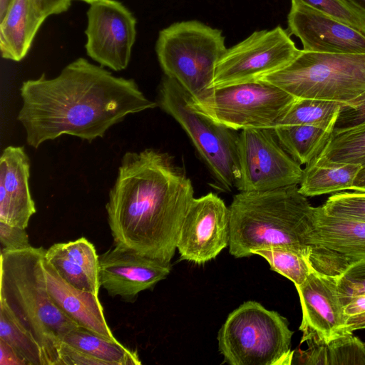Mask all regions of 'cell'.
I'll return each mask as SVG.
<instances>
[{
    "mask_svg": "<svg viewBox=\"0 0 365 365\" xmlns=\"http://www.w3.org/2000/svg\"><path fill=\"white\" fill-rule=\"evenodd\" d=\"M307 350H294L292 364L365 365V344L349 332L328 343H308Z\"/></svg>",
    "mask_w": 365,
    "mask_h": 365,
    "instance_id": "603a6c76",
    "label": "cell"
},
{
    "mask_svg": "<svg viewBox=\"0 0 365 365\" xmlns=\"http://www.w3.org/2000/svg\"><path fill=\"white\" fill-rule=\"evenodd\" d=\"M46 18L34 0H13L0 19L2 58L14 61L24 58Z\"/></svg>",
    "mask_w": 365,
    "mask_h": 365,
    "instance_id": "44dd1931",
    "label": "cell"
},
{
    "mask_svg": "<svg viewBox=\"0 0 365 365\" xmlns=\"http://www.w3.org/2000/svg\"><path fill=\"white\" fill-rule=\"evenodd\" d=\"M226 50L220 30L195 20L161 30L155 46L165 76L175 80L194 99L212 89L217 65Z\"/></svg>",
    "mask_w": 365,
    "mask_h": 365,
    "instance_id": "52a82bcc",
    "label": "cell"
},
{
    "mask_svg": "<svg viewBox=\"0 0 365 365\" xmlns=\"http://www.w3.org/2000/svg\"><path fill=\"white\" fill-rule=\"evenodd\" d=\"M314 208L297 185L240 192L229 206L230 253L241 258L258 249L282 247L309 259Z\"/></svg>",
    "mask_w": 365,
    "mask_h": 365,
    "instance_id": "3957f363",
    "label": "cell"
},
{
    "mask_svg": "<svg viewBox=\"0 0 365 365\" xmlns=\"http://www.w3.org/2000/svg\"><path fill=\"white\" fill-rule=\"evenodd\" d=\"M287 24L289 33L300 40L304 51L365 53V34L302 0H291Z\"/></svg>",
    "mask_w": 365,
    "mask_h": 365,
    "instance_id": "e0dca14e",
    "label": "cell"
},
{
    "mask_svg": "<svg viewBox=\"0 0 365 365\" xmlns=\"http://www.w3.org/2000/svg\"><path fill=\"white\" fill-rule=\"evenodd\" d=\"M0 252L31 247L26 229L0 221Z\"/></svg>",
    "mask_w": 365,
    "mask_h": 365,
    "instance_id": "836d02e7",
    "label": "cell"
},
{
    "mask_svg": "<svg viewBox=\"0 0 365 365\" xmlns=\"http://www.w3.org/2000/svg\"><path fill=\"white\" fill-rule=\"evenodd\" d=\"M87 17V55L103 67L125 69L136 38L133 14L118 1L100 0L91 4Z\"/></svg>",
    "mask_w": 365,
    "mask_h": 365,
    "instance_id": "4fadbf2b",
    "label": "cell"
},
{
    "mask_svg": "<svg viewBox=\"0 0 365 365\" xmlns=\"http://www.w3.org/2000/svg\"><path fill=\"white\" fill-rule=\"evenodd\" d=\"M296 289L302 311L301 343H328L352 332L347 328L336 277L313 270Z\"/></svg>",
    "mask_w": 365,
    "mask_h": 365,
    "instance_id": "9a60e30c",
    "label": "cell"
},
{
    "mask_svg": "<svg viewBox=\"0 0 365 365\" xmlns=\"http://www.w3.org/2000/svg\"><path fill=\"white\" fill-rule=\"evenodd\" d=\"M339 107L340 102L337 101L297 98L275 126L307 125L332 133Z\"/></svg>",
    "mask_w": 365,
    "mask_h": 365,
    "instance_id": "484cf974",
    "label": "cell"
},
{
    "mask_svg": "<svg viewBox=\"0 0 365 365\" xmlns=\"http://www.w3.org/2000/svg\"><path fill=\"white\" fill-rule=\"evenodd\" d=\"M43 268L48 293L54 304L79 327L117 341L104 315L98 296L74 287L46 259Z\"/></svg>",
    "mask_w": 365,
    "mask_h": 365,
    "instance_id": "d6986e66",
    "label": "cell"
},
{
    "mask_svg": "<svg viewBox=\"0 0 365 365\" xmlns=\"http://www.w3.org/2000/svg\"><path fill=\"white\" fill-rule=\"evenodd\" d=\"M71 1H72V0H71ZM78 1H84V2H86V3H88V4H93V3H95V2L98 1H100V0H78Z\"/></svg>",
    "mask_w": 365,
    "mask_h": 365,
    "instance_id": "b9f144b4",
    "label": "cell"
},
{
    "mask_svg": "<svg viewBox=\"0 0 365 365\" xmlns=\"http://www.w3.org/2000/svg\"><path fill=\"white\" fill-rule=\"evenodd\" d=\"M361 167L359 164L334 162L318 156L303 169L299 190L306 197L351 190Z\"/></svg>",
    "mask_w": 365,
    "mask_h": 365,
    "instance_id": "7402d4cb",
    "label": "cell"
},
{
    "mask_svg": "<svg viewBox=\"0 0 365 365\" xmlns=\"http://www.w3.org/2000/svg\"><path fill=\"white\" fill-rule=\"evenodd\" d=\"M257 80L272 83L296 98L344 102L365 91V53L301 50L287 66Z\"/></svg>",
    "mask_w": 365,
    "mask_h": 365,
    "instance_id": "8992f818",
    "label": "cell"
},
{
    "mask_svg": "<svg viewBox=\"0 0 365 365\" xmlns=\"http://www.w3.org/2000/svg\"><path fill=\"white\" fill-rule=\"evenodd\" d=\"M253 255L264 258L271 269L291 280L295 287L301 285L313 271L309 259L293 249L272 247L258 249Z\"/></svg>",
    "mask_w": 365,
    "mask_h": 365,
    "instance_id": "4316f807",
    "label": "cell"
},
{
    "mask_svg": "<svg viewBox=\"0 0 365 365\" xmlns=\"http://www.w3.org/2000/svg\"><path fill=\"white\" fill-rule=\"evenodd\" d=\"M230 210L217 194L193 198L183 220L177 244L181 259L203 264L229 246Z\"/></svg>",
    "mask_w": 365,
    "mask_h": 365,
    "instance_id": "5bb4252c",
    "label": "cell"
},
{
    "mask_svg": "<svg viewBox=\"0 0 365 365\" xmlns=\"http://www.w3.org/2000/svg\"><path fill=\"white\" fill-rule=\"evenodd\" d=\"M13 0H0V19L3 18Z\"/></svg>",
    "mask_w": 365,
    "mask_h": 365,
    "instance_id": "60d3db41",
    "label": "cell"
},
{
    "mask_svg": "<svg viewBox=\"0 0 365 365\" xmlns=\"http://www.w3.org/2000/svg\"><path fill=\"white\" fill-rule=\"evenodd\" d=\"M240 192L264 191L299 185L301 165L279 143L274 128L240 130L237 139Z\"/></svg>",
    "mask_w": 365,
    "mask_h": 365,
    "instance_id": "30bf717a",
    "label": "cell"
},
{
    "mask_svg": "<svg viewBox=\"0 0 365 365\" xmlns=\"http://www.w3.org/2000/svg\"><path fill=\"white\" fill-rule=\"evenodd\" d=\"M274 130L282 147L300 165H307L317 158L332 135L307 125H277Z\"/></svg>",
    "mask_w": 365,
    "mask_h": 365,
    "instance_id": "d4e9b609",
    "label": "cell"
},
{
    "mask_svg": "<svg viewBox=\"0 0 365 365\" xmlns=\"http://www.w3.org/2000/svg\"><path fill=\"white\" fill-rule=\"evenodd\" d=\"M171 270L170 262L142 255L115 245L99 255L98 280L112 297L134 302L140 292L153 288L165 279Z\"/></svg>",
    "mask_w": 365,
    "mask_h": 365,
    "instance_id": "2e32d148",
    "label": "cell"
},
{
    "mask_svg": "<svg viewBox=\"0 0 365 365\" xmlns=\"http://www.w3.org/2000/svg\"><path fill=\"white\" fill-rule=\"evenodd\" d=\"M20 96L17 120L27 144L36 149L63 135L91 143L128 115L158 106L134 79L115 76L84 58L72 61L54 78L43 74L24 81Z\"/></svg>",
    "mask_w": 365,
    "mask_h": 365,
    "instance_id": "6da1fadb",
    "label": "cell"
},
{
    "mask_svg": "<svg viewBox=\"0 0 365 365\" xmlns=\"http://www.w3.org/2000/svg\"><path fill=\"white\" fill-rule=\"evenodd\" d=\"M364 344H365V342H364Z\"/></svg>",
    "mask_w": 365,
    "mask_h": 365,
    "instance_id": "7bdbcfd3",
    "label": "cell"
},
{
    "mask_svg": "<svg viewBox=\"0 0 365 365\" xmlns=\"http://www.w3.org/2000/svg\"><path fill=\"white\" fill-rule=\"evenodd\" d=\"M307 5L365 34V15L346 0H302Z\"/></svg>",
    "mask_w": 365,
    "mask_h": 365,
    "instance_id": "4dcf8cb0",
    "label": "cell"
},
{
    "mask_svg": "<svg viewBox=\"0 0 365 365\" xmlns=\"http://www.w3.org/2000/svg\"><path fill=\"white\" fill-rule=\"evenodd\" d=\"M0 339L11 346L27 365H46L37 341L24 330L3 305L0 304Z\"/></svg>",
    "mask_w": 365,
    "mask_h": 365,
    "instance_id": "83f0119b",
    "label": "cell"
},
{
    "mask_svg": "<svg viewBox=\"0 0 365 365\" xmlns=\"http://www.w3.org/2000/svg\"><path fill=\"white\" fill-rule=\"evenodd\" d=\"M364 127L365 91L349 101L340 102L331 135H337Z\"/></svg>",
    "mask_w": 365,
    "mask_h": 365,
    "instance_id": "1f68e13d",
    "label": "cell"
},
{
    "mask_svg": "<svg viewBox=\"0 0 365 365\" xmlns=\"http://www.w3.org/2000/svg\"><path fill=\"white\" fill-rule=\"evenodd\" d=\"M63 343L88 356L95 365H139L141 361L135 351L118 341H113L83 327L68 332Z\"/></svg>",
    "mask_w": 365,
    "mask_h": 365,
    "instance_id": "cb8c5ba5",
    "label": "cell"
},
{
    "mask_svg": "<svg viewBox=\"0 0 365 365\" xmlns=\"http://www.w3.org/2000/svg\"><path fill=\"white\" fill-rule=\"evenodd\" d=\"M319 156L329 160L365 165V127L331 135Z\"/></svg>",
    "mask_w": 365,
    "mask_h": 365,
    "instance_id": "f1b7e54d",
    "label": "cell"
},
{
    "mask_svg": "<svg viewBox=\"0 0 365 365\" xmlns=\"http://www.w3.org/2000/svg\"><path fill=\"white\" fill-rule=\"evenodd\" d=\"M351 190L365 192V165L361 167V170L358 173Z\"/></svg>",
    "mask_w": 365,
    "mask_h": 365,
    "instance_id": "f35d334b",
    "label": "cell"
},
{
    "mask_svg": "<svg viewBox=\"0 0 365 365\" xmlns=\"http://www.w3.org/2000/svg\"><path fill=\"white\" fill-rule=\"evenodd\" d=\"M157 103L181 125L217 183L227 190L235 187L240 175L236 130L197 112L191 106V95L166 76Z\"/></svg>",
    "mask_w": 365,
    "mask_h": 365,
    "instance_id": "ba28073f",
    "label": "cell"
},
{
    "mask_svg": "<svg viewBox=\"0 0 365 365\" xmlns=\"http://www.w3.org/2000/svg\"><path fill=\"white\" fill-rule=\"evenodd\" d=\"M321 207L327 215L365 222V192H336Z\"/></svg>",
    "mask_w": 365,
    "mask_h": 365,
    "instance_id": "f546056e",
    "label": "cell"
},
{
    "mask_svg": "<svg viewBox=\"0 0 365 365\" xmlns=\"http://www.w3.org/2000/svg\"><path fill=\"white\" fill-rule=\"evenodd\" d=\"M297 98L279 87L254 81L214 88L201 98L191 96L198 113L234 130L274 128Z\"/></svg>",
    "mask_w": 365,
    "mask_h": 365,
    "instance_id": "9c48e42d",
    "label": "cell"
},
{
    "mask_svg": "<svg viewBox=\"0 0 365 365\" xmlns=\"http://www.w3.org/2000/svg\"><path fill=\"white\" fill-rule=\"evenodd\" d=\"M39 9L46 17L66 11L71 0H34Z\"/></svg>",
    "mask_w": 365,
    "mask_h": 365,
    "instance_id": "e575fe53",
    "label": "cell"
},
{
    "mask_svg": "<svg viewBox=\"0 0 365 365\" xmlns=\"http://www.w3.org/2000/svg\"><path fill=\"white\" fill-rule=\"evenodd\" d=\"M346 323L349 331L365 329V313L348 317Z\"/></svg>",
    "mask_w": 365,
    "mask_h": 365,
    "instance_id": "74e56055",
    "label": "cell"
},
{
    "mask_svg": "<svg viewBox=\"0 0 365 365\" xmlns=\"http://www.w3.org/2000/svg\"><path fill=\"white\" fill-rule=\"evenodd\" d=\"M346 317L365 313V293L351 299L345 306Z\"/></svg>",
    "mask_w": 365,
    "mask_h": 365,
    "instance_id": "8d00e7d4",
    "label": "cell"
},
{
    "mask_svg": "<svg viewBox=\"0 0 365 365\" xmlns=\"http://www.w3.org/2000/svg\"><path fill=\"white\" fill-rule=\"evenodd\" d=\"M309 262L317 272L337 278L365 259V222L326 215L314 208Z\"/></svg>",
    "mask_w": 365,
    "mask_h": 365,
    "instance_id": "7c38bea8",
    "label": "cell"
},
{
    "mask_svg": "<svg viewBox=\"0 0 365 365\" xmlns=\"http://www.w3.org/2000/svg\"><path fill=\"white\" fill-rule=\"evenodd\" d=\"M365 15V0H346Z\"/></svg>",
    "mask_w": 365,
    "mask_h": 365,
    "instance_id": "ab89813d",
    "label": "cell"
},
{
    "mask_svg": "<svg viewBox=\"0 0 365 365\" xmlns=\"http://www.w3.org/2000/svg\"><path fill=\"white\" fill-rule=\"evenodd\" d=\"M300 51L280 26L255 31L227 48L217 65L212 88L256 81L287 66Z\"/></svg>",
    "mask_w": 365,
    "mask_h": 365,
    "instance_id": "8fae6325",
    "label": "cell"
},
{
    "mask_svg": "<svg viewBox=\"0 0 365 365\" xmlns=\"http://www.w3.org/2000/svg\"><path fill=\"white\" fill-rule=\"evenodd\" d=\"M193 198L190 179L170 154L125 153L106 205L114 244L170 262Z\"/></svg>",
    "mask_w": 365,
    "mask_h": 365,
    "instance_id": "7a4b0ae2",
    "label": "cell"
},
{
    "mask_svg": "<svg viewBox=\"0 0 365 365\" xmlns=\"http://www.w3.org/2000/svg\"><path fill=\"white\" fill-rule=\"evenodd\" d=\"M30 160L24 146L9 145L0 157V221L26 229L36 212L29 187Z\"/></svg>",
    "mask_w": 365,
    "mask_h": 365,
    "instance_id": "ac0fdd59",
    "label": "cell"
},
{
    "mask_svg": "<svg viewBox=\"0 0 365 365\" xmlns=\"http://www.w3.org/2000/svg\"><path fill=\"white\" fill-rule=\"evenodd\" d=\"M336 281L344 306L354 297L365 293V259L350 266L336 278Z\"/></svg>",
    "mask_w": 365,
    "mask_h": 365,
    "instance_id": "d6a6232c",
    "label": "cell"
},
{
    "mask_svg": "<svg viewBox=\"0 0 365 365\" xmlns=\"http://www.w3.org/2000/svg\"><path fill=\"white\" fill-rule=\"evenodd\" d=\"M46 250L31 246L1 252L0 304L40 345L46 365H61L62 341L79 326L48 293L43 268Z\"/></svg>",
    "mask_w": 365,
    "mask_h": 365,
    "instance_id": "277c9868",
    "label": "cell"
},
{
    "mask_svg": "<svg viewBox=\"0 0 365 365\" xmlns=\"http://www.w3.org/2000/svg\"><path fill=\"white\" fill-rule=\"evenodd\" d=\"M294 332L288 320L256 301L232 311L218 331L219 351L231 365H289Z\"/></svg>",
    "mask_w": 365,
    "mask_h": 365,
    "instance_id": "5b68a950",
    "label": "cell"
},
{
    "mask_svg": "<svg viewBox=\"0 0 365 365\" xmlns=\"http://www.w3.org/2000/svg\"><path fill=\"white\" fill-rule=\"evenodd\" d=\"M0 365H27V363L11 346L0 339Z\"/></svg>",
    "mask_w": 365,
    "mask_h": 365,
    "instance_id": "d590c367",
    "label": "cell"
},
{
    "mask_svg": "<svg viewBox=\"0 0 365 365\" xmlns=\"http://www.w3.org/2000/svg\"><path fill=\"white\" fill-rule=\"evenodd\" d=\"M45 258L68 283L98 296L99 256L86 238L53 244Z\"/></svg>",
    "mask_w": 365,
    "mask_h": 365,
    "instance_id": "ffe728a7",
    "label": "cell"
}]
</instances>
